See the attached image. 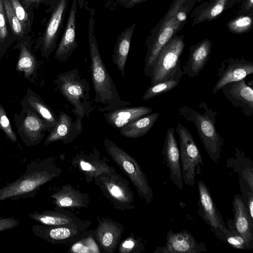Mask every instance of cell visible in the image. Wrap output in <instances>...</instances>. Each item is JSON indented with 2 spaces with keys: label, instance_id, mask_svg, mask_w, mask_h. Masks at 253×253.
I'll use <instances>...</instances> for the list:
<instances>
[{
  "label": "cell",
  "instance_id": "6da1fadb",
  "mask_svg": "<svg viewBox=\"0 0 253 253\" xmlns=\"http://www.w3.org/2000/svg\"><path fill=\"white\" fill-rule=\"evenodd\" d=\"M62 171L53 157L32 161L23 175L0 188V202L34 198L43 185L58 177Z\"/></svg>",
  "mask_w": 253,
  "mask_h": 253
},
{
  "label": "cell",
  "instance_id": "7a4b0ae2",
  "mask_svg": "<svg viewBox=\"0 0 253 253\" xmlns=\"http://www.w3.org/2000/svg\"><path fill=\"white\" fill-rule=\"evenodd\" d=\"M93 32V27H90L88 35L91 58L90 68L95 92L94 100L103 106L99 107L98 110L105 112L128 106L130 102L121 99L113 80L107 70Z\"/></svg>",
  "mask_w": 253,
  "mask_h": 253
},
{
  "label": "cell",
  "instance_id": "3957f363",
  "mask_svg": "<svg viewBox=\"0 0 253 253\" xmlns=\"http://www.w3.org/2000/svg\"><path fill=\"white\" fill-rule=\"evenodd\" d=\"M199 108L204 112L200 113L184 105L179 108L178 115L193 124L209 158L216 164L221 158L224 141L215 127V117L218 112L209 108L204 101L199 104Z\"/></svg>",
  "mask_w": 253,
  "mask_h": 253
},
{
  "label": "cell",
  "instance_id": "277c9868",
  "mask_svg": "<svg viewBox=\"0 0 253 253\" xmlns=\"http://www.w3.org/2000/svg\"><path fill=\"white\" fill-rule=\"evenodd\" d=\"M53 82L61 94L74 107L72 111L76 116L75 122L82 126L83 118H88L93 110L88 82L74 68L58 74Z\"/></svg>",
  "mask_w": 253,
  "mask_h": 253
},
{
  "label": "cell",
  "instance_id": "5b68a950",
  "mask_svg": "<svg viewBox=\"0 0 253 253\" xmlns=\"http://www.w3.org/2000/svg\"><path fill=\"white\" fill-rule=\"evenodd\" d=\"M103 145L108 154L130 180L139 197L147 204L154 200L153 190L140 166L131 155L105 137Z\"/></svg>",
  "mask_w": 253,
  "mask_h": 253
},
{
  "label": "cell",
  "instance_id": "8992f818",
  "mask_svg": "<svg viewBox=\"0 0 253 253\" xmlns=\"http://www.w3.org/2000/svg\"><path fill=\"white\" fill-rule=\"evenodd\" d=\"M184 47L183 39H170L160 51L154 62L151 85L170 79L180 80L183 75L180 56Z\"/></svg>",
  "mask_w": 253,
  "mask_h": 253
},
{
  "label": "cell",
  "instance_id": "52a82bcc",
  "mask_svg": "<svg viewBox=\"0 0 253 253\" xmlns=\"http://www.w3.org/2000/svg\"><path fill=\"white\" fill-rule=\"evenodd\" d=\"M103 195L117 210H131L135 208L134 195L129 182L115 169L94 179Z\"/></svg>",
  "mask_w": 253,
  "mask_h": 253
},
{
  "label": "cell",
  "instance_id": "ba28073f",
  "mask_svg": "<svg viewBox=\"0 0 253 253\" xmlns=\"http://www.w3.org/2000/svg\"><path fill=\"white\" fill-rule=\"evenodd\" d=\"M175 131L179 139L180 157L183 182L186 185L194 186L196 174L201 173L204 166L199 147L188 129L178 123Z\"/></svg>",
  "mask_w": 253,
  "mask_h": 253
},
{
  "label": "cell",
  "instance_id": "9c48e42d",
  "mask_svg": "<svg viewBox=\"0 0 253 253\" xmlns=\"http://www.w3.org/2000/svg\"><path fill=\"white\" fill-rule=\"evenodd\" d=\"M13 119L17 133L27 146L39 144L43 138L45 132L52 129L42 119L28 108L22 106L19 114L15 113Z\"/></svg>",
  "mask_w": 253,
  "mask_h": 253
},
{
  "label": "cell",
  "instance_id": "30bf717a",
  "mask_svg": "<svg viewBox=\"0 0 253 253\" xmlns=\"http://www.w3.org/2000/svg\"><path fill=\"white\" fill-rule=\"evenodd\" d=\"M91 224L89 220L62 225L39 223L32 227V231L36 236L51 244H70L87 230Z\"/></svg>",
  "mask_w": 253,
  "mask_h": 253
},
{
  "label": "cell",
  "instance_id": "8fae6325",
  "mask_svg": "<svg viewBox=\"0 0 253 253\" xmlns=\"http://www.w3.org/2000/svg\"><path fill=\"white\" fill-rule=\"evenodd\" d=\"M198 188L199 214L210 227L216 238L223 241L229 231L225 226L221 214L216 207L210 190L202 180L198 181Z\"/></svg>",
  "mask_w": 253,
  "mask_h": 253
},
{
  "label": "cell",
  "instance_id": "7c38bea8",
  "mask_svg": "<svg viewBox=\"0 0 253 253\" xmlns=\"http://www.w3.org/2000/svg\"><path fill=\"white\" fill-rule=\"evenodd\" d=\"M108 162L107 158L102 157L99 150L95 149L89 153L78 152L72 158L71 165L84 174L87 182L91 183L98 176L115 169Z\"/></svg>",
  "mask_w": 253,
  "mask_h": 253
},
{
  "label": "cell",
  "instance_id": "4fadbf2b",
  "mask_svg": "<svg viewBox=\"0 0 253 253\" xmlns=\"http://www.w3.org/2000/svg\"><path fill=\"white\" fill-rule=\"evenodd\" d=\"M207 252L206 245L198 243L188 231L176 233L169 230L166 235V244L157 247L153 253H202Z\"/></svg>",
  "mask_w": 253,
  "mask_h": 253
},
{
  "label": "cell",
  "instance_id": "5bb4252c",
  "mask_svg": "<svg viewBox=\"0 0 253 253\" xmlns=\"http://www.w3.org/2000/svg\"><path fill=\"white\" fill-rule=\"evenodd\" d=\"M97 219L94 233L100 249L103 253H114L125 230L124 225L107 217L98 216Z\"/></svg>",
  "mask_w": 253,
  "mask_h": 253
},
{
  "label": "cell",
  "instance_id": "9a60e30c",
  "mask_svg": "<svg viewBox=\"0 0 253 253\" xmlns=\"http://www.w3.org/2000/svg\"><path fill=\"white\" fill-rule=\"evenodd\" d=\"M253 73V63L243 58L240 59L229 58L224 60L218 68L216 74L218 79L212 89L215 94L225 84L245 79Z\"/></svg>",
  "mask_w": 253,
  "mask_h": 253
},
{
  "label": "cell",
  "instance_id": "2e32d148",
  "mask_svg": "<svg viewBox=\"0 0 253 253\" xmlns=\"http://www.w3.org/2000/svg\"><path fill=\"white\" fill-rule=\"evenodd\" d=\"M164 160L169 171V178L179 190L183 188L180 151L174 135V127L169 128L162 150Z\"/></svg>",
  "mask_w": 253,
  "mask_h": 253
},
{
  "label": "cell",
  "instance_id": "e0dca14e",
  "mask_svg": "<svg viewBox=\"0 0 253 253\" xmlns=\"http://www.w3.org/2000/svg\"><path fill=\"white\" fill-rule=\"evenodd\" d=\"M173 15L168 16L162 25L160 30L154 41L149 44L145 59L144 72L146 76L151 77L152 69L156 58L160 51L171 39L174 32L179 28L180 22Z\"/></svg>",
  "mask_w": 253,
  "mask_h": 253
},
{
  "label": "cell",
  "instance_id": "ac0fdd59",
  "mask_svg": "<svg viewBox=\"0 0 253 253\" xmlns=\"http://www.w3.org/2000/svg\"><path fill=\"white\" fill-rule=\"evenodd\" d=\"M220 90L234 107L240 108L245 116L252 117L253 89L244 79L227 84Z\"/></svg>",
  "mask_w": 253,
  "mask_h": 253
},
{
  "label": "cell",
  "instance_id": "d6986e66",
  "mask_svg": "<svg viewBox=\"0 0 253 253\" xmlns=\"http://www.w3.org/2000/svg\"><path fill=\"white\" fill-rule=\"evenodd\" d=\"M233 219H228V229L238 233L253 243V219L249 215L241 195L234 196L233 201Z\"/></svg>",
  "mask_w": 253,
  "mask_h": 253
},
{
  "label": "cell",
  "instance_id": "ffe728a7",
  "mask_svg": "<svg viewBox=\"0 0 253 253\" xmlns=\"http://www.w3.org/2000/svg\"><path fill=\"white\" fill-rule=\"evenodd\" d=\"M82 132V126L75 121L73 122L71 117L65 112L60 111L57 123L46 138L44 145L58 141H62L64 144L70 143Z\"/></svg>",
  "mask_w": 253,
  "mask_h": 253
},
{
  "label": "cell",
  "instance_id": "44dd1931",
  "mask_svg": "<svg viewBox=\"0 0 253 253\" xmlns=\"http://www.w3.org/2000/svg\"><path fill=\"white\" fill-rule=\"evenodd\" d=\"M50 197L56 208L88 209L89 204V194L81 192L70 184L61 186Z\"/></svg>",
  "mask_w": 253,
  "mask_h": 253
},
{
  "label": "cell",
  "instance_id": "7402d4cb",
  "mask_svg": "<svg viewBox=\"0 0 253 253\" xmlns=\"http://www.w3.org/2000/svg\"><path fill=\"white\" fill-rule=\"evenodd\" d=\"M77 0H74L69 15L64 34L56 50L54 57L59 62H64L70 57L76 48V13Z\"/></svg>",
  "mask_w": 253,
  "mask_h": 253
},
{
  "label": "cell",
  "instance_id": "603a6c76",
  "mask_svg": "<svg viewBox=\"0 0 253 253\" xmlns=\"http://www.w3.org/2000/svg\"><path fill=\"white\" fill-rule=\"evenodd\" d=\"M226 166L238 174L240 186H247L253 192V162L242 150L235 147L234 156L227 160Z\"/></svg>",
  "mask_w": 253,
  "mask_h": 253
},
{
  "label": "cell",
  "instance_id": "cb8c5ba5",
  "mask_svg": "<svg viewBox=\"0 0 253 253\" xmlns=\"http://www.w3.org/2000/svg\"><path fill=\"white\" fill-rule=\"evenodd\" d=\"M212 45L205 40L190 48L187 63L182 67V73L190 78L197 76L204 68L209 58Z\"/></svg>",
  "mask_w": 253,
  "mask_h": 253
},
{
  "label": "cell",
  "instance_id": "d4e9b609",
  "mask_svg": "<svg viewBox=\"0 0 253 253\" xmlns=\"http://www.w3.org/2000/svg\"><path fill=\"white\" fill-rule=\"evenodd\" d=\"M151 108L141 106L124 107L107 111L104 114L107 123L116 128H121L127 124L151 113Z\"/></svg>",
  "mask_w": 253,
  "mask_h": 253
},
{
  "label": "cell",
  "instance_id": "484cf974",
  "mask_svg": "<svg viewBox=\"0 0 253 253\" xmlns=\"http://www.w3.org/2000/svg\"><path fill=\"white\" fill-rule=\"evenodd\" d=\"M24 106L34 112L39 117L44 121L52 129L58 121V116L35 91L28 88L26 93L20 102Z\"/></svg>",
  "mask_w": 253,
  "mask_h": 253
},
{
  "label": "cell",
  "instance_id": "4316f807",
  "mask_svg": "<svg viewBox=\"0 0 253 253\" xmlns=\"http://www.w3.org/2000/svg\"><path fill=\"white\" fill-rule=\"evenodd\" d=\"M28 215L36 222L48 225H66L82 220L71 211L56 207L54 210H44L41 212L35 211Z\"/></svg>",
  "mask_w": 253,
  "mask_h": 253
},
{
  "label": "cell",
  "instance_id": "83f0119b",
  "mask_svg": "<svg viewBox=\"0 0 253 253\" xmlns=\"http://www.w3.org/2000/svg\"><path fill=\"white\" fill-rule=\"evenodd\" d=\"M66 4V0H60L45 29L41 47L42 55L44 57H47L54 49L55 39Z\"/></svg>",
  "mask_w": 253,
  "mask_h": 253
},
{
  "label": "cell",
  "instance_id": "f1b7e54d",
  "mask_svg": "<svg viewBox=\"0 0 253 253\" xmlns=\"http://www.w3.org/2000/svg\"><path fill=\"white\" fill-rule=\"evenodd\" d=\"M155 112L142 117L120 128V134L129 138L142 137L148 132L159 117Z\"/></svg>",
  "mask_w": 253,
  "mask_h": 253
},
{
  "label": "cell",
  "instance_id": "f546056e",
  "mask_svg": "<svg viewBox=\"0 0 253 253\" xmlns=\"http://www.w3.org/2000/svg\"><path fill=\"white\" fill-rule=\"evenodd\" d=\"M134 26L135 25H132L120 35L112 56L113 63L124 77L125 76V65Z\"/></svg>",
  "mask_w": 253,
  "mask_h": 253
},
{
  "label": "cell",
  "instance_id": "4dcf8cb0",
  "mask_svg": "<svg viewBox=\"0 0 253 253\" xmlns=\"http://www.w3.org/2000/svg\"><path fill=\"white\" fill-rule=\"evenodd\" d=\"M39 63L23 42L19 45V54L16 70L23 73L24 78L35 83L38 74Z\"/></svg>",
  "mask_w": 253,
  "mask_h": 253
},
{
  "label": "cell",
  "instance_id": "1f68e13d",
  "mask_svg": "<svg viewBox=\"0 0 253 253\" xmlns=\"http://www.w3.org/2000/svg\"><path fill=\"white\" fill-rule=\"evenodd\" d=\"M68 252L74 253H100L95 236L94 229H87L69 244Z\"/></svg>",
  "mask_w": 253,
  "mask_h": 253
},
{
  "label": "cell",
  "instance_id": "d6a6232c",
  "mask_svg": "<svg viewBox=\"0 0 253 253\" xmlns=\"http://www.w3.org/2000/svg\"><path fill=\"white\" fill-rule=\"evenodd\" d=\"M180 80L176 79H170L166 81L151 85L142 96L145 101L169 92L175 88Z\"/></svg>",
  "mask_w": 253,
  "mask_h": 253
},
{
  "label": "cell",
  "instance_id": "836d02e7",
  "mask_svg": "<svg viewBox=\"0 0 253 253\" xmlns=\"http://www.w3.org/2000/svg\"><path fill=\"white\" fill-rule=\"evenodd\" d=\"M145 250L142 239L135 236L133 233H131L118 245L119 253H142Z\"/></svg>",
  "mask_w": 253,
  "mask_h": 253
},
{
  "label": "cell",
  "instance_id": "e575fe53",
  "mask_svg": "<svg viewBox=\"0 0 253 253\" xmlns=\"http://www.w3.org/2000/svg\"><path fill=\"white\" fill-rule=\"evenodd\" d=\"M4 10L10 26L15 35L23 38L25 34V28L16 16L9 0H2Z\"/></svg>",
  "mask_w": 253,
  "mask_h": 253
},
{
  "label": "cell",
  "instance_id": "d590c367",
  "mask_svg": "<svg viewBox=\"0 0 253 253\" xmlns=\"http://www.w3.org/2000/svg\"><path fill=\"white\" fill-rule=\"evenodd\" d=\"M223 242L236 249L251 250L253 243L249 241L242 235L233 231H230L225 236Z\"/></svg>",
  "mask_w": 253,
  "mask_h": 253
},
{
  "label": "cell",
  "instance_id": "8d00e7d4",
  "mask_svg": "<svg viewBox=\"0 0 253 253\" xmlns=\"http://www.w3.org/2000/svg\"><path fill=\"white\" fill-rule=\"evenodd\" d=\"M0 129L5 133L7 139L13 143H16L17 137L13 130L5 109L0 103Z\"/></svg>",
  "mask_w": 253,
  "mask_h": 253
},
{
  "label": "cell",
  "instance_id": "74e56055",
  "mask_svg": "<svg viewBox=\"0 0 253 253\" xmlns=\"http://www.w3.org/2000/svg\"><path fill=\"white\" fill-rule=\"evenodd\" d=\"M252 24V18L248 16H242L231 21L228 24L230 31L236 33H241L248 30Z\"/></svg>",
  "mask_w": 253,
  "mask_h": 253
},
{
  "label": "cell",
  "instance_id": "f35d334b",
  "mask_svg": "<svg viewBox=\"0 0 253 253\" xmlns=\"http://www.w3.org/2000/svg\"><path fill=\"white\" fill-rule=\"evenodd\" d=\"M227 0H218L209 8L203 11L198 20H211L220 14L224 10Z\"/></svg>",
  "mask_w": 253,
  "mask_h": 253
},
{
  "label": "cell",
  "instance_id": "ab89813d",
  "mask_svg": "<svg viewBox=\"0 0 253 253\" xmlns=\"http://www.w3.org/2000/svg\"><path fill=\"white\" fill-rule=\"evenodd\" d=\"M16 16L26 29L29 23L28 15L18 0H9Z\"/></svg>",
  "mask_w": 253,
  "mask_h": 253
},
{
  "label": "cell",
  "instance_id": "60d3db41",
  "mask_svg": "<svg viewBox=\"0 0 253 253\" xmlns=\"http://www.w3.org/2000/svg\"><path fill=\"white\" fill-rule=\"evenodd\" d=\"M240 187L241 198L249 215L253 219V192L247 186H241Z\"/></svg>",
  "mask_w": 253,
  "mask_h": 253
},
{
  "label": "cell",
  "instance_id": "b9f144b4",
  "mask_svg": "<svg viewBox=\"0 0 253 253\" xmlns=\"http://www.w3.org/2000/svg\"><path fill=\"white\" fill-rule=\"evenodd\" d=\"M8 34L3 0H0V42H3Z\"/></svg>",
  "mask_w": 253,
  "mask_h": 253
},
{
  "label": "cell",
  "instance_id": "7bdbcfd3",
  "mask_svg": "<svg viewBox=\"0 0 253 253\" xmlns=\"http://www.w3.org/2000/svg\"><path fill=\"white\" fill-rule=\"evenodd\" d=\"M19 223V220L14 217H0V232L14 228Z\"/></svg>",
  "mask_w": 253,
  "mask_h": 253
},
{
  "label": "cell",
  "instance_id": "ee69618b",
  "mask_svg": "<svg viewBox=\"0 0 253 253\" xmlns=\"http://www.w3.org/2000/svg\"><path fill=\"white\" fill-rule=\"evenodd\" d=\"M175 18L179 22H182L186 19V14L184 11H179L175 15Z\"/></svg>",
  "mask_w": 253,
  "mask_h": 253
},
{
  "label": "cell",
  "instance_id": "f6af8a7d",
  "mask_svg": "<svg viewBox=\"0 0 253 253\" xmlns=\"http://www.w3.org/2000/svg\"><path fill=\"white\" fill-rule=\"evenodd\" d=\"M41 0H23V3L26 6H28L31 3Z\"/></svg>",
  "mask_w": 253,
  "mask_h": 253
},
{
  "label": "cell",
  "instance_id": "bcb514c9",
  "mask_svg": "<svg viewBox=\"0 0 253 253\" xmlns=\"http://www.w3.org/2000/svg\"><path fill=\"white\" fill-rule=\"evenodd\" d=\"M143 0H130L129 4H133L137 2H139L141 1H142Z\"/></svg>",
  "mask_w": 253,
  "mask_h": 253
},
{
  "label": "cell",
  "instance_id": "7dc6e473",
  "mask_svg": "<svg viewBox=\"0 0 253 253\" xmlns=\"http://www.w3.org/2000/svg\"><path fill=\"white\" fill-rule=\"evenodd\" d=\"M253 4V0H249V3L248 4L249 7H252Z\"/></svg>",
  "mask_w": 253,
  "mask_h": 253
},
{
  "label": "cell",
  "instance_id": "c3c4849f",
  "mask_svg": "<svg viewBox=\"0 0 253 253\" xmlns=\"http://www.w3.org/2000/svg\"><path fill=\"white\" fill-rule=\"evenodd\" d=\"M0 52H1V46H0Z\"/></svg>",
  "mask_w": 253,
  "mask_h": 253
},
{
  "label": "cell",
  "instance_id": "681fc988",
  "mask_svg": "<svg viewBox=\"0 0 253 253\" xmlns=\"http://www.w3.org/2000/svg\"><path fill=\"white\" fill-rule=\"evenodd\" d=\"M122 1H125V0H122Z\"/></svg>",
  "mask_w": 253,
  "mask_h": 253
},
{
  "label": "cell",
  "instance_id": "f907efd6",
  "mask_svg": "<svg viewBox=\"0 0 253 253\" xmlns=\"http://www.w3.org/2000/svg\"></svg>",
  "mask_w": 253,
  "mask_h": 253
}]
</instances>
